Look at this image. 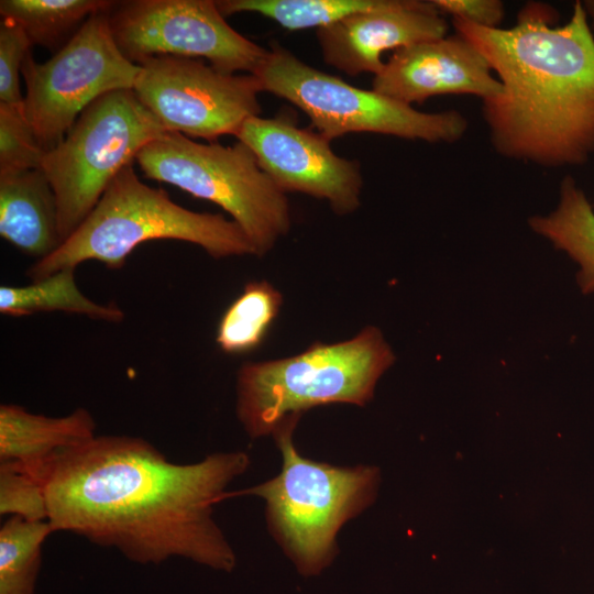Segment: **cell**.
<instances>
[{
	"label": "cell",
	"mask_w": 594,
	"mask_h": 594,
	"mask_svg": "<svg viewBox=\"0 0 594 594\" xmlns=\"http://www.w3.org/2000/svg\"><path fill=\"white\" fill-rule=\"evenodd\" d=\"M249 463L245 453L229 452L177 464L142 438L95 436L29 473L43 488L54 532L114 548L140 564L179 557L230 572L235 554L212 512Z\"/></svg>",
	"instance_id": "cell-1"
},
{
	"label": "cell",
	"mask_w": 594,
	"mask_h": 594,
	"mask_svg": "<svg viewBox=\"0 0 594 594\" xmlns=\"http://www.w3.org/2000/svg\"><path fill=\"white\" fill-rule=\"evenodd\" d=\"M558 16L528 2L510 28L452 21L502 86L482 101L493 150L542 168L582 166L594 155V33L582 0L562 25Z\"/></svg>",
	"instance_id": "cell-2"
},
{
	"label": "cell",
	"mask_w": 594,
	"mask_h": 594,
	"mask_svg": "<svg viewBox=\"0 0 594 594\" xmlns=\"http://www.w3.org/2000/svg\"><path fill=\"white\" fill-rule=\"evenodd\" d=\"M164 239L196 244L215 258L254 254L233 220L177 205L165 190L141 182L130 164L112 179L75 232L26 274L33 282L87 261L120 270L136 246Z\"/></svg>",
	"instance_id": "cell-3"
},
{
	"label": "cell",
	"mask_w": 594,
	"mask_h": 594,
	"mask_svg": "<svg viewBox=\"0 0 594 594\" xmlns=\"http://www.w3.org/2000/svg\"><path fill=\"white\" fill-rule=\"evenodd\" d=\"M395 360L382 331L370 326L346 341L317 342L294 356L244 363L237 378L238 417L257 438L316 406H363Z\"/></svg>",
	"instance_id": "cell-4"
},
{
	"label": "cell",
	"mask_w": 594,
	"mask_h": 594,
	"mask_svg": "<svg viewBox=\"0 0 594 594\" xmlns=\"http://www.w3.org/2000/svg\"><path fill=\"white\" fill-rule=\"evenodd\" d=\"M298 419H288L274 432L283 457L280 473L249 490L228 492L227 498H264L273 532L308 575L332 560L341 526L374 499L378 473L373 466L339 468L301 457L292 439Z\"/></svg>",
	"instance_id": "cell-5"
},
{
	"label": "cell",
	"mask_w": 594,
	"mask_h": 594,
	"mask_svg": "<svg viewBox=\"0 0 594 594\" xmlns=\"http://www.w3.org/2000/svg\"><path fill=\"white\" fill-rule=\"evenodd\" d=\"M147 178L170 184L226 210L250 240L254 255L268 253L292 226L286 194L242 142L198 143L165 132L135 157Z\"/></svg>",
	"instance_id": "cell-6"
},
{
	"label": "cell",
	"mask_w": 594,
	"mask_h": 594,
	"mask_svg": "<svg viewBox=\"0 0 594 594\" xmlns=\"http://www.w3.org/2000/svg\"><path fill=\"white\" fill-rule=\"evenodd\" d=\"M262 91L298 107L329 139L371 132L429 143H455L469 129L466 117L449 109L424 112L373 89L356 88L320 72L275 43L255 72Z\"/></svg>",
	"instance_id": "cell-7"
},
{
	"label": "cell",
	"mask_w": 594,
	"mask_h": 594,
	"mask_svg": "<svg viewBox=\"0 0 594 594\" xmlns=\"http://www.w3.org/2000/svg\"><path fill=\"white\" fill-rule=\"evenodd\" d=\"M165 132L133 89L107 92L81 112L41 163L55 194L62 243L88 217L112 179Z\"/></svg>",
	"instance_id": "cell-8"
},
{
	"label": "cell",
	"mask_w": 594,
	"mask_h": 594,
	"mask_svg": "<svg viewBox=\"0 0 594 594\" xmlns=\"http://www.w3.org/2000/svg\"><path fill=\"white\" fill-rule=\"evenodd\" d=\"M109 11L90 16L45 63H36L31 53L24 61L23 109L44 152L64 139L96 99L113 90L133 89L140 66L119 50Z\"/></svg>",
	"instance_id": "cell-9"
},
{
	"label": "cell",
	"mask_w": 594,
	"mask_h": 594,
	"mask_svg": "<svg viewBox=\"0 0 594 594\" xmlns=\"http://www.w3.org/2000/svg\"><path fill=\"white\" fill-rule=\"evenodd\" d=\"M108 20L119 50L135 64L170 55L206 58L226 74L254 75L268 53L232 29L212 0L117 1Z\"/></svg>",
	"instance_id": "cell-10"
},
{
	"label": "cell",
	"mask_w": 594,
	"mask_h": 594,
	"mask_svg": "<svg viewBox=\"0 0 594 594\" xmlns=\"http://www.w3.org/2000/svg\"><path fill=\"white\" fill-rule=\"evenodd\" d=\"M133 91L166 132L216 141L237 135L260 116L261 84L252 74H226L201 59L156 55L138 63Z\"/></svg>",
	"instance_id": "cell-11"
},
{
	"label": "cell",
	"mask_w": 594,
	"mask_h": 594,
	"mask_svg": "<svg viewBox=\"0 0 594 594\" xmlns=\"http://www.w3.org/2000/svg\"><path fill=\"white\" fill-rule=\"evenodd\" d=\"M235 138L255 155L260 167L283 193H302L328 201L339 216L360 207V164L338 156L330 140L302 129L288 113L249 118Z\"/></svg>",
	"instance_id": "cell-12"
},
{
	"label": "cell",
	"mask_w": 594,
	"mask_h": 594,
	"mask_svg": "<svg viewBox=\"0 0 594 594\" xmlns=\"http://www.w3.org/2000/svg\"><path fill=\"white\" fill-rule=\"evenodd\" d=\"M372 89L413 106L442 95L483 101L498 95L502 86L482 53L454 33L394 51Z\"/></svg>",
	"instance_id": "cell-13"
},
{
	"label": "cell",
	"mask_w": 594,
	"mask_h": 594,
	"mask_svg": "<svg viewBox=\"0 0 594 594\" xmlns=\"http://www.w3.org/2000/svg\"><path fill=\"white\" fill-rule=\"evenodd\" d=\"M448 29L431 0H389L320 28L316 35L327 64L350 76H375L384 67V52L441 38Z\"/></svg>",
	"instance_id": "cell-14"
},
{
	"label": "cell",
	"mask_w": 594,
	"mask_h": 594,
	"mask_svg": "<svg viewBox=\"0 0 594 594\" xmlns=\"http://www.w3.org/2000/svg\"><path fill=\"white\" fill-rule=\"evenodd\" d=\"M0 235L38 260L62 244L55 194L41 168L0 175Z\"/></svg>",
	"instance_id": "cell-15"
},
{
	"label": "cell",
	"mask_w": 594,
	"mask_h": 594,
	"mask_svg": "<svg viewBox=\"0 0 594 594\" xmlns=\"http://www.w3.org/2000/svg\"><path fill=\"white\" fill-rule=\"evenodd\" d=\"M95 430V419L85 408L47 417L15 404H1L0 463H13L29 472L57 451L90 440Z\"/></svg>",
	"instance_id": "cell-16"
},
{
	"label": "cell",
	"mask_w": 594,
	"mask_h": 594,
	"mask_svg": "<svg viewBox=\"0 0 594 594\" xmlns=\"http://www.w3.org/2000/svg\"><path fill=\"white\" fill-rule=\"evenodd\" d=\"M534 233L564 252L578 264L576 283L582 294L594 293V207L572 175L559 184L558 204L546 215L528 218Z\"/></svg>",
	"instance_id": "cell-17"
},
{
	"label": "cell",
	"mask_w": 594,
	"mask_h": 594,
	"mask_svg": "<svg viewBox=\"0 0 594 594\" xmlns=\"http://www.w3.org/2000/svg\"><path fill=\"white\" fill-rule=\"evenodd\" d=\"M76 268H65L25 286L0 287V312L21 317L63 311L107 322H121L123 310L116 304H98L85 296L75 280Z\"/></svg>",
	"instance_id": "cell-18"
},
{
	"label": "cell",
	"mask_w": 594,
	"mask_h": 594,
	"mask_svg": "<svg viewBox=\"0 0 594 594\" xmlns=\"http://www.w3.org/2000/svg\"><path fill=\"white\" fill-rule=\"evenodd\" d=\"M109 0H1L2 19L16 23L33 45L57 52L92 15L109 11Z\"/></svg>",
	"instance_id": "cell-19"
},
{
	"label": "cell",
	"mask_w": 594,
	"mask_h": 594,
	"mask_svg": "<svg viewBox=\"0 0 594 594\" xmlns=\"http://www.w3.org/2000/svg\"><path fill=\"white\" fill-rule=\"evenodd\" d=\"M283 304L282 294L267 280H251L221 316L216 334L228 354L249 353L265 340Z\"/></svg>",
	"instance_id": "cell-20"
},
{
	"label": "cell",
	"mask_w": 594,
	"mask_h": 594,
	"mask_svg": "<svg viewBox=\"0 0 594 594\" xmlns=\"http://www.w3.org/2000/svg\"><path fill=\"white\" fill-rule=\"evenodd\" d=\"M389 0H218L226 18L254 12L274 20L282 28L298 31L324 28L352 14L382 8Z\"/></svg>",
	"instance_id": "cell-21"
},
{
	"label": "cell",
	"mask_w": 594,
	"mask_h": 594,
	"mask_svg": "<svg viewBox=\"0 0 594 594\" xmlns=\"http://www.w3.org/2000/svg\"><path fill=\"white\" fill-rule=\"evenodd\" d=\"M54 532L47 520L11 516L0 528V594H34L42 546Z\"/></svg>",
	"instance_id": "cell-22"
},
{
	"label": "cell",
	"mask_w": 594,
	"mask_h": 594,
	"mask_svg": "<svg viewBox=\"0 0 594 594\" xmlns=\"http://www.w3.org/2000/svg\"><path fill=\"white\" fill-rule=\"evenodd\" d=\"M44 153L23 105L0 102V175L41 168Z\"/></svg>",
	"instance_id": "cell-23"
},
{
	"label": "cell",
	"mask_w": 594,
	"mask_h": 594,
	"mask_svg": "<svg viewBox=\"0 0 594 594\" xmlns=\"http://www.w3.org/2000/svg\"><path fill=\"white\" fill-rule=\"evenodd\" d=\"M0 514L32 521L47 520V507L40 482L13 463H0Z\"/></svg>",
	"instance_id": "cell-24"
},
{
	"label": "cell",
	"mask_w": 594,
	"mask_h": 594,
	"mask_svg": "<svg viewBox=\"0 0 594 594\" xmlns=\"http://www.w3.org/2000/svg\"><path fill=\"white\" fill-rule=\"evenodd\" d=\"M32 43L16 23L1 19L0 23V102L23 105L20 75Z\"/></svg>",
	"instance_id": "cell-25"
},
{
	"label": "cell",
	"mask_w": 594,
	"mask_h": 594,
	"mask_svg": "<svg viewBox=\"0 0 594 594\" xmlns=\"http://www.w3.org/2000/svg\"><path fill=\"white\" fill-rule=\"evenodd\" d=\"M442 15L484 29H498L505 18L499 0H431Z\"/></svg>",
	"instance_id": "cell-26"
},
{
	"label": "cell",
	"mask_w": 594,
	"mask_h": 594,
	"mask_svg": "<svg viewBox=\"0 0 594 594\" xmlns=\"http://www.w3.org/2000/svg\"><path fill=\"white\" fill-rule=\"evenodd\" d=\"M592 31L594 33V0H582Z\"/></svg>",
	"instance_id": "cell-27"
},
{
	"label": "cell",
	"mask_w": 594,
	"mask_h": 594,
	"mask_svg": "<svg viewBox=\"0 0 594 594\" xmlns=\"http://www.w3.org/2000/svg\"><path fill=\"white\" fill-rule=\"evenodd\" d=\"M592 204H593V207H594V196H593V199H592Z\"/></svg>",
	"instance_id": "cell-28"
}]
</instances>
